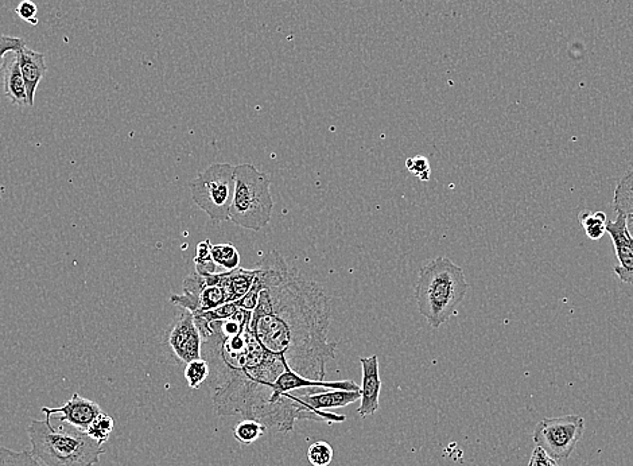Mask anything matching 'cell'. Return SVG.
I'll return each mask as SVG.
<instances>
[{
    "instance_id": "6da1fadb",
    "label": "cell",
    "mask_w": 633,
    "mask_h": 466,
    "mask_svg": "<svg viewBox=\"0 0 633 466\" xmlns=\"http://www.w3.org/2000/svg\"><path fill=\"white\" fill-rule=\"evenodd\" d=\"M252 312L240 309L232 318L208 322L194 317L203 339L201 357L209 364V386L220 417L242 415L266 425L271 386L293 371L266 351L251 330Z\"/></svg>"
},
{
    "instance_id": "7a4b0ae2",
    "label": "cell",
    "mask_w": 633,
    "mask_h": 466,
    "mask_svg": "<svg viewBox=\"0 0 633 466\" xmlns=\"http://www.w3.org/2000/svg\"><path fill=\"white\" fill-rule=\"evenodd\" d=\"M332 310L324 290L290 269L277 286L263 289L251 318V330L266 351L285 360L297 374L325 380V365L336 359L329 341Z\"/></svg>"
},
{
    "instance_id": "3957f363",
    "label": "cell",
    "mask_w": 633,
    "mask_h": 466,
    "mask_svg": "<svg viewBox=\"0 0 633 466\" xmlns=\"http://www.w3.org/2000/svg\"><path fill=\"white\" fill-rule=\"evenodd\" d=\"M44 421H31L27 427L34 458L46 466H95L106 453L102 442L93 440L87 431L62 422L56 415Z\"/></svg>"
},
{
    "instance_id": "277c9868",
    "label": "cell",
    "mask_w": 633,
    "mask_h": 466,
    "mask_svg": "<svg viewBox=\"0 0 633 466\" xmlns=\"http://www.w3.org/2000/svg\"><path fill=\"white\" fill-rule=\"evenodd\" d=\"M464 270L446 256L430 260L419 270L415 298L419 313L438 329L457 313L468 293Z\"/></svg>"
},
{
    "instance_id": "5b68a950",
    "label": "cell",
    "mask_w": 633,
    "mask_h": 466,
    "mask_svg": "<svg viewBox=\"0 0 633 466\" xmlns=\"http://www.w3.org/2000/svg\"><path fill=\"white\" fill-rule=\"evenodd\" d=\"M271 180L251 163L235 166V193L229 220L238 227L262 231L273 216Z\"/></svg>"
},
{
    "instance_id": "8992f818",
    "label": "cell",
    "mask_w": 633,
    "mask_h": 466,
    "mask_svg": "<svg viewBox=\"0 0 633 466\" xmlns=\"http://www.w3.org/2000/svg\"><path fill=\"white\" fill-rule=\"evenodd\" d=\"M190 190L194 203L213 223L228 221L235 193V166L231 163L209 166L190 184Z\"/></svg>"
},
{
    "instance_id": "52a82bcc",
    "label": "cell",
    "mask_w": 633,
    "mask_h": 466,
    "mask_svg": "<svg viewBox=\"0 0 633 466\" xmlns=\"http://www.w3.org/2000/svg\"><path fill=\"white\" fill-rule=\"evenodd\" d=\"M585 430V419L578 415L542 419L534 429L535 446L554 460H568Z\"/></svg>"
},
{
    "instance_id": "ba28073f",
    "label": "cell",
    "mask_w": 633,
    "mask_h": 466,
    "mask_svg": "<svg viewBox=\"0 0 633 466\" xmlns=\"http://www.w3.org/2000/svg\"><path fill=\"white\" fill-rule=\"evenodd\" d=\"M317 388H310L305 394L294 395L295 401L301 406L304 419L309 421L341 423L347 421L345 415L326 413L329 409H340L352 405L361 398V391L326 390L317 392Z\"/></svg>"
},
{
    "instance_id": "9c48e42d",
    "label": "cell",
    "mask_w": 633,
    "mask_h": 466,
    "mask_svg": "<svg viewBox=\"0 0 633 466\" xmlns=\"http://www.w3.org/2000/svg\"><path fill=\"white\" fill-rule=\"evenodd\" d=\"M168 344L181 363L188 364L190 361L201 359L203 339L192 312L182 309L170 330Z\"/></svg>"
},
{
    "instance_id": "30bf717a",
    "label": "cell",
    "mask_w": 633,
    "mask_h": 466,
    "mask_svg": "<svg viewBox=\"0 0 633 466\" xmlns=\"http://www.w3.org/2000/svg\"><path fill=\"white\" fill-rule=\"evenodd\" d=\"M607 233L611 235L616 258L619 260V266L613 267V271L621 282L633 285V250L629 243L631 231L628 227V217L617 215L616 220L608 221Z\"/></svg>"
},
{
    "instance_id": "8fae6325",
    "label": "cell",
    "mask_w": 633,
    "mask_h": 466,
    "mask_svg": "<svg viewBox=\"0 0 633 466\" xmlns=\"http://www.w3.org/2000/svg\"><path fill=\"white\" fill-rule=\"evenodd\" d=\"M102 409L97 403L83 398L80 394H73L71 401L64 403L61 407H42L45 415H56L62 422L69 423L76 429L87 431L93 419L102 413Z\"/></svg>"
},
{
    "instance_id": "7c38bea8",
    "label": "cell",
    "mask_w": 633,
    "mask_h": 466,
    "mask_svg": "<svg viewBox=\"0 0 633 466\" xmlns=\"http://www.w3.org/2000/svg\"><path fill=\"white\" fill-rule=\"evenodd\" d=\"M361 370H363V384H361L360 407L357 414L361 418L372 417L379 410V396L382 390L380 380L379 357H361Z\"/></svg>"
},
{
    "instance_id": "4fadbf2b",
    "label": "cell",
    "mask_w": 633,
    "mask_h": 466,
    "mask_svg": "<svg viewBox=\"0 0 633 466\" xmlns=\"http://www.w3.org/2000/svg\"><path fill=\"white\" fill-rule=\"evenodd\" d=\"M15 54H17L19 68H21L23 81L26 84L27 103H29V107H33L38 85L48 71L45 54L31 50L27 46H23Z\"/></svg>"
},
{
    "instance_id": "5bb4252c",
    "label": "cell",
    "mask_w": 633,
    "mask_h": 466,
    "mask_svg": "<svg viewBox=\"0 0 633 466\" xmlns=\"http://www.w3.org/2000/svg\"><path fill=\"white\" fill-rule=\"evenodd\" d=\"M258 270L239 269L227 271L220 274L219 285L223 287L228 295V302H235L242 299L254 285Z\"/></svg>"
},
{
    "instance_id": "9a60e30c",
    "label": "cell",
    "mask_w": 633,
    "mask_h": 466,
    "mask_svg": "<svg viewBox=\"0 0 633 466\" xmlns=\"http://www.w3.org/2000/svg\"><path fill=\"white\" fill-rule=\"evenodd\" d=\"M5 93L11 102L18 106H29L27 103L26 84L23 81L21 68L17 54L13 58H9L5 71Z\"/></svg>"
},
{
    "instance_id": "2e32d148",
    "label": "cell",
    "mask_w": 633,
    "mask_h": 466,
    "mask_svg": "<svg viewBox=\"0 0 633 466\" xmlns=\"http://www.w3.org/2000/svg\"><path fill=\"white\" fill-rule=\"evenodd\" d=\"M613 208L617 215L633 216V170L619 181L613 196Z\"/></svg>"
},
{
    "instance_id": "e0dca14e",
    "label": "cell",
    "mask_w": 633,
    "mask_h": 466,
    "mask_svg": "<svg viewBox=\"0 0 633 466\" xmlns=\"http://www.w3.org/2000/svg\"><path fill=\"white\" fill-rule=\"evenodd\" d=\"M267 431V426L255 419H244L233 427L235 440L242 445H251L258 441Z\"/></svg>"
},
{
    "instance_id": "ac0fdd59",
    "label": "cell",
    "mask_w": 633,
    "mask_h": 466,
    "mask_svg": "<svg viewBox=\"0 0 633 466\" xmlns=\"http://www.w3.org/2000/svg\"><path fill=\"white\" fill-rule=\"evenodd\" d=\"M578 219H580L582 227L585 228L589 239L600 240L607 233L608 217L604 212L590 213L585 211Z\"/></svg>"
},
{
    "instance_id": "d6986e66",
    "label": "cell",
    "mask_w": 633,
    "mask_h": 466,
    "mask_svg": "<svg viewBox=\"0 0 633 466\" xmlns=\"http://www.w3.org/2000/svg\"><path fill=\"white\" fill-rule=\"evenodd\" d=\"M211 255L213 262L217 266L224 267L225 270L232 271L240 267L239 251L231 243L211 246Z\"/></svg>"
},
{
    "instance_id": "ffe728a7",
    "label": "cell",
    "mask_w": 633,
    "mask_h": 466,
    "mask_svg": "<svg viewBox=\"0 0 633 466\" xmlns=\"http://www.w3.org/2000/svg\"><path fill=\"white\" fill-rule=\"evenodd\" d=\"M115 429V422L110 415L104 413H100L97 415L91 425H89L87 429V434L89 437L93 438V440L102 442V444H106L108 440H110L112 431Z\"/></svg>"
},
{
    "instance_id": "44dd1931",
    "label": "cell",
    "mask_w": 633,
    "mask_h": 466,
    "mask_svg": "<svg viewBox=\"0 0 633 466\" xmlns=\"http://www.w3.org/2000/svg\"><path fill=\"white\" fill-rule=\"evenodd\" d=\"M209 364L207 360H204L203 357L201 359L190 361V363L186 364L185 368V379L186 383L193 390H197L203 386L205 382H207L209 378Z\"/></svg>"
},
{
    "instance_id": "7402d4cb",
    "label": "cell",
    "mask_w": 633,
    "mask_h": 466,
    "mask_svg": "<svg viewBox=\"0 0 633 466\" xmlns=\"http://www.w3.org/2000/svg\"><path fill=\"white\" fill-rule=\"evenodd\" d=\"M211 246L212 244L209 240H204V242H201L197 246V254L196 258H194V264H196V273L198 275H203V277L216 274L217 264L213 262Z\"/></svg>"
},
{
    "instance_id": "603a6c76",
    "label": "cell",
    "mask_w": 633,
    "mask_h": 466,
    "mask_svg": "<svg viewBox=\"0 0 633 466\" xmlns=\"http://www.w3.org/2000/svg\"><path fill=\"white\" fill-rule=\"evenodd\" d=\"M0 466H41L37 458L33 454L23 450V452H15V450L7 449L0 446Z\"/></svg>"
},
{
    "instance_id": "cb8c5ba5",
    "label": "cell",
    "mask_w": 633,
    "mask_h": 466,
    "mask_svg": "<svg viewBox=\"0 0 633 466\" xmlns=\"http://www.w3.org/2000/svg\"><path fill=\"white\" fill-rule=\"evenodd\" d=\"M333 452L332 445L326 441H317L309 446L308 460L313 466H329L332 464Z\"/></svg>"
},
{
    "instance_id": "d4e9b609",
    "label": "cell",
    "mask_w": 633,
    "mask_h": 466,
    "mask_svg": "<svg viewBox=\"0 0 633 466\" xmlns=\"http://www.w3.org/2000/svg\"><path fill=\"white\" fill-rule=\"evenodd\" d=\"M240 309L242 308H240L238 301L228 302V304L221 305L219 308L208 310V312L193 314V316L203 318V320L208 322L224 321L235 316Z\"/></svg>"
},
{
    "instance_id": "484cf974",
    "label": "cell",
    "mask_w": 633,
    "mask_h": 466,
    "mask_svg": "<svg viewBox=\"0 0 633 466\" xmlns=\"http://www.w3.org/2000/svg\"><path fill=\"white\" fill-rule=\"evenodd\" d=\"M407 169L411 174H414L415 177H418L421 181H429L430 180V163L427 161L426 157H422V155H418V157L409 158L406 161Z\"/></svg>"
},
{
    "instance_id": "4316f807",
    "label": "cell",
    "mask_w": 633,
    "mask_h": 466,
    "mask_svg": "<svg viewBox=\"0 0 633 466\" xmlns=\"http://www.w3.org/2000/svg\"><path fill=\"white\" fill-rule=\"evenodd\" d=\"M26 46V42L22 38L0 36V71H2L3 65H5V58L7 53H17L19 49Z\"/></svg>"
},
{
    "instance_id": "83f0119b",
    "label": "cell",
    "mask_w": 633,
    "mask_h": 466,
    "mask_svg": "<svg viewBox=\"0 0 633 466\" xmlns=\"http://www.w3.org/2000/svg\"><path fill=\"white\" fill-rule=\"evenodd\" d=\"M15 13H17L18 17L23 19V21L29 22L30 25H38V7L36 3L31 2V0H22L17 9H15Z\"/></svg>"
},
{
    "instance_id": "f1b7e54d",
    "label": "cell",
    "mask_w": 633,
    "mask_h": 466,
    "mask_svg": "<svg viewBox=\"0 0 633 466\" xmlns=\"http://www.w3.org/2000/svg\"><path fill=\"white\" fill-rule=\"evenodd\" d=\"M528 466H559L557 464V460H554L553 457H550L549 454L545 452V450L539 448V446H535L534 450H532L530 462H528Z\"/></svg>"
},
{
    "instance_id": "f546056e",
    "label": "cell",
    "mask_w": 633,
    "mask_h": 466,
    "mask_svg": "<svg viewBox=\"0 0 633 466\" xmlns=\"http://www.w3.org/2000/svg\"><path fill=\"white\" fill-rule=\"evenodd\" d=\"M628 225H631V227L633 228V216L628 217Z\"/></svg>"
},
{
    "instance_id": "4dcf8cb0",
    "label": "cell",
    "mask_w": 633,
    "mask_h": 466,
    "mask_svg": "<svg viewBox=\"0 0 633 466\" xmlns=\"http://www.w3.org/2000/svg\"><path fill=\"white\" fill-rule=\"evenodd\" d=\"M629 243H631V247H632V250H633V235H632V232H631V238H629Z\"/></svg>"
}]
</instances>
